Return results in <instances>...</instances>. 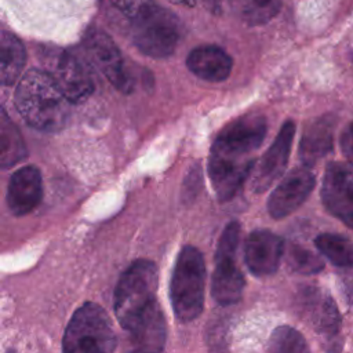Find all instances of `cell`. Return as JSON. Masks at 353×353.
I'll use <instances>...</instances> for the list:
<instances>
[{"label": "cell", "instance_id": "1", "mask_svg": "<svg viewBox=\"0 0 353 353\" xmlns=\"http://www.w3.org/2000/svg\"><path fill=\"white\" fill-rule=\"evenodd\" d=\"M266 119L247 113L229 123L216 137L210 153L208 172L216 197L232 199L252 172L255 152L266 137Z\"/></svg>", "mask_w": 353, "mask_h": 353}, {"label": "cell", "instance_id": "2", "mask_svg": "<svg viewBox=\"0 0 353 353\" xmlns=\"http://www.w3.org/2000/svg\"><path fill=\"white\" fill-rule=\"evenodd\" d=\"M14 102L25 121L40 131H59L70 116V101L51 73L39 69H30L22 76Z\"/></svg>", "mask_w": 353, "mask_h": 353}, {"label": "cell", "instance_id": "3", "mask_svg": "<svg viewBox=\"0 0 353 353\" xmlns=\"http://www.w3.org/2000/svg\"><path fill=\"white\" fill-rule=\"evenodd\" d=\"M157 281V266L148 259L134 261L120 277L114 291V314L127 332L160 307Z\"/></svg>", "mask_w": 353, "mask_h": 353}, {"label": "cell", "instance_id": "4", "mask_svg": "<svg viewBox=\"0 0 353 353\" xmlns=\"http://www.w3.org/2000/svg\"><path fill=\"white\" fill-rule=\"evenodd\" d=\"M205 263L201 252L186 245L181 250L170 284V298L175 317L188 323L203 312Z\"/></svg>", "mask_w": 353, "mask_h": 353}, {"label": "cell", "instance_id": "5", "mask_svg": "<svg viewBox=\"0 0 353 353\" xmlns=\"http://www.w3.org/2000/svg\"><path fill=\"white\" fill-rule=\"evenodd\" d=\"M62 347L69 353H109L116 347V335L106 312L85 302L72 316Z\"/></svg>", "mask_w": 353, "mask_h": 353}, {"label": "cell", "instance_id": "6", "mask_svg": "<svg viewBox=\"0 0 353 353\" xmlns=\"http://www.w3.org/2000/svg\"><path fill=\"white\" fill-rule=\"evenodd\" d=\"M181 37V21L170 10L159 6L132 21V41L141 52L149 57L164 58L171 55Z\"/></svg>", "mask_w": 353, "mask_h": 353}, {"label": "cell", "instance_id": "7", "mask_svg": "<svg viewBox=\"0 0 353 353\" xmlns=\"http://www.w3.org/2000/svg\"><path fill=\"white\" fill-rule=\"evenodd\" d=\"M239 240L240 225L239 222H230L219 239L211 280L212 298L221 305L236 303L243 295L244 276L236 262Z\"/></svg>", "mask_w": 353, "mask_h": 353}, {"label": "cell", "instance_id": "8", "mask_svg": "<svg viewBox=\"0 0 353 353\" xmlns=\"http://www.w3.org/2000/svg\"><path fill=\"white\" fill-rule=\"evenodd\" d=\"M321 200L330 214L353 229V165L330 163L325 168Z\"/></svg>", "mask_w": 353, "mask_h": 353}, {"label": "cell", "instance_id": "9", "mask_svg": "<svg viewBox=\"0 0 353 353\" xmlns=\"http://www.w3.org/2000/svg\"><path fill=\"white\" fill-rule=\"evenodd\" d=\"M84 48L90 61L120 91L127 92L132 87L131 76L124 65L123 55L110 36L92 29L84 39Z\"/></svg>", "mask_w": 353, "mask_h": 353}, {"label": "cell", "instance_id": "10", "mask_svg": "<svg viewBox=\"0 0 353 353\" xmlns=\"http://www.w3.org/2000/svg\"><path fill=\"white\" fill-rule=\"evenodd\" d=\"M294 135L295 124L294 121L287 120L280 128L273 143L252 168L251 185L254 192H265L284 174L290 159Z\"/></svg>", "mask_w": 353, "mask_h": 353}, {"label": "cell", "instance_id": "11", "mask_svg": "<svg viewBox=\"0 0 353 353\" xmlns=\"http://www.w3.org/2000/svg\"><path fill=\"white\" fill-rule=\"evenodd\" d=\"M314 182L316 178L307 165L294 168L269 196V214L276 219L292 214L309 197L314 188Z\"/></svg>", "mask_w": 353, "mask_h": 353}, {"label": "cell", "instance_id": "12", "mask_svg": "<svg viewBox=\"0 0 353 353\" xmlns=\"http://www.w3.org/2000/svg\"><path fill=\"white\" fill-rule=\"evenodd\" d=\"M51 76L70 102H83L94 91V80L88 66L70 52L57 55Z\"/></svg>", "mask_w": 353, "mask_h": 353}, {"label": "cell", "instance_id": "13", "mask_svg": "<svg viewBox=\"0 0 353 353\" xmlns=\"http://www.w3.org/2000/svg\"><path fill=\"white\" fill-rule=\"evenodd\" d=\"M283 252L281 237L269 230H255L245 241L244 261L251 273L269 276L279 269Z\"/></svg>", "mask_w": 353, "mask_h": 353}, {"label": "cell", "instance_id": "14", "mask_svg": "<svg viewBox=\"0 0 353 353\" xmlns=\"http://www.w3.org/2000/svg\"><path fill=\"white\" fill-rule=\"evenodd\" d=\"M41 196V174L36 167H22L11 175L7 189V204L14 215L21 216L34 210Z\"/></svg>", "mask_w": 353, "mask_h": 353}, {"label": "cell", "instance_id": "15", "mask_svg": "<svg viewBox=\"0 0 353 353\" xmlns=\"http://www.w3.org/2000/svg\"><path fill=\"white\" fill-rule=\"evenodd\" d=\"M301 310L317 332L334 335L339 331L341 316L328 294L317 288H306L301 296Z\"/></svg>", "mask_w": 353, "mask_h": 353}, {"label": "cell", "instance_id": "16", "mask_svg": "<svg viewBox=\"0 0 353 353\" xmlns=\"http://www.w3.org/2000/svg\"><path fill=\"white\" fill-rule=\"evenodd\" d=\"M186 65L197 77L218 83L230 74L233 61L221 47L208 44L193 48L186 58Z\"/></svg>", "mask_w": 353, "mask_h": 353}, {"label": "cell", "instance_id": "17", "mask_svg": "<svg viewBox=\"0 0 353 353\" xmlns=\"http://www.w3.org/2000/svg\"><path fill=\"white\" fill-rule=\"evenodd\" d=\"M334 127L335 119L331 114H325L305 128L299 146V157L305 165L312 167L332 150Z\"/></svg>", "mask_w": 353, "mask_h": 353}, {"label": "cell", "instance_id": "18", "mask_svg": "<svg viewBox=\"0 0 353 353\" xmlns=\"http://www.w3.org/2000/svg\"><path fill=\"white\" fill-rule=\"evenodd\" d=\"M0 80L3 85H11L21 74L26 62V50L22 41L12 33L3 30L1 40Z\"/></svg>", "mask_w": 353, "mask_h": 353}, {"label": "cell", "instance_id": "19", "mask_svg": "<svg viewBox=\"0 0 353 353\" xmlns=\"http://www.w3.org/2000/svg\"><path fill=\"white\" fill-rule=\"evenodd\" d=\"M132 345L139 350H161L165 342V320L159 307L130 332Z\"/></svg>", "mask_w": 353, "mask_h": 353}, {"label": "cell", "instance_id": "20", "mask_svg": "<svg viewBox=\"0 0 353 353\" xmlns=\"http://www.w3.org/2000/svg\"><path fill=\"white\" fill-rule=\"evenodd\" d=\"M26 157V148L18 127L1 110L0 119V164L3 168L15 165Z\"/></svg>", "mask_w": 353, "mask_h": 353}, {"label": "cell", "instance_id": "21", "mask_svg": "<svg viewBox=\"0 0 353 353\" xmlns=\"http://www.w3.org/2000/svg\"><path fill=\"white\" fill-rule=\"evenodd\" d=\"M232 11L247 25L258 26L273 19L283 0H229Z\"/></svg>", "mask_w": 353, "mask_h": 353}, {"label": "cell", "instance_id": "22", "mask_svg": "<svg viewBox=\"0 0 353 353\" xmlns=\"http://www.w3.org/2000/svg\"><path fill=\"white\" fill-rule=\"evenodd\" d=\"M317 250L335 266H353V243L339 234L323 233L316 237Z\"/></svg>", "mask_w": 353, "mask_h": 353}, {"label": "cell", "instance_id": "23", "mask_svg": "<svg viewBox=\"0 0 353 353\" xmlns=\"http://www.w3.org/2000/svg\"><path fill=\"white\" fill-rule=\"evenodd\" d=\"M268 349L277 353H302L309 350L302 334L288 325L277 327L273 331Z\"/></svg>", "mask_w": 353, "mask_h": 353}, {"label": "cell", "instance_id": "24", "mask_svg": "<svg viewBox=\"0 0 353 353\" xmlns=\"http://www.w3.org/2000/svg\"><path fill=\"white\" fill-rule=\"evenodd\" d=\"M287 262L292 270L303 274L317 273L323 269V261L314 252L301 245H291L288 248Z\"/></svg>", "mask_w": 353, "mask_h": 353}, {"label": "cell", "instance_id": "25", "mask_svg": "<svg viewBox=\"0 0 353 353\" xmlns=\"http://www.w3.org/2000/svg\"><path fill=\"white\" fill-rule=\"evenodd\" d=\"M112 3L128 19H131V22L143 17L156 7L153 0H112Z\"/></svg>", "mask_w": 353, "mask_h": 353}, {"label": "cell", "instance_id": "26", "mask_svg": "<svg viewBox=\"0 0 353 353\" xmlns=\"http://www.w3.org/2000/svg\"><path fill=\"white\" fill-rule=\"evenodd\" d=\"M339 146L343 156L353 163V121L343 128L339 138Z\"/></svg>", "mask_w": 353, "mask_h": 353}, {"label": "cell", "instance_id": "27", "mask_svg": "<svg viewBox=\"0 0 353 353\" xmlns=\"http://www.w3.org/2000/svg\"><path fill=\"white\" fill-rule=\"evenodd\" d=\"M345 272H342L341 281H342V291L346 298V301L353 306V266L343 268Z\"/></svg>", "mask_w": 353, "mask_h": 353}, {"label": "cell", "instance_id": "28", "mask_svg": "<svg viewBox=\"0 0 353 353\" xmlns=\"http://www.w3.org/2000/svg\"><path fill=\"white\" fill-rule=\"evenodd\" d=\"M171 3H176V4H183L188 7H193L196 4V0H170Z\"/></svg>", "mask_w": 353, "mask_h": 353}, {"label": "cell", "instance_id": "29", "mask_svg": "<svg viewBox=\"0 0 353 353\" xmlns=\"http://www.w3.org/2000/svg\"><path fill=\"white\" fill-rule=\"evenodd\" d=\"M352 59H353V57H352Z\"/></svg>", "mask_w": 353, "mask_h": 353}]
</instances>
